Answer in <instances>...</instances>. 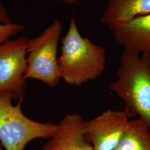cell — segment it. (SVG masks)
<instances>
[{
	"label": "cell",
	"mask_w": 150,
	"mask_h": 150,
	"mask_svg": "<svg viewBox=\"0 0 150 150\" xmlns=\"http://www.w3.org/2000/svg\"><path fill=\"white\" fill-rule=\"evenodd\" d=\"M3 146H2V144H1V142H0V150H3Z\"/></svg>",
	"instance_id": "cell-14"
},
{
	"label": "cell",
	"mask_w": 150,
	"mask_h": 150,
	"mask_svg": "<svg viewBox=\"0 0 150 150\" xmlns=\"http://www.w3.org/2000/svg\"><path fill=\"white\" fill-rule=\"evenodd\" d=\"M12 22H13L12 21L10 17L8 15L5 7L0 2V23L8 24Z\"/></svg>",
	"instance_id": "cell-12"
},
{
	"label": "cell",
	"mask_w": 150,
	"mask_h": 150,
	"mask_svg": "<svg viewBox=\"0 0 150 150\" xmlns=\"http://www.w3.org/2000/svg\"><path fill=\"white\" fill-rule=\"evenodd\" d=\"M28 41L21 36L0 44V96L7 95L13 100H23Z\"/></svg>",
	"instance_id": "cell-5"
},
{
	"label": "cell",
	"mask_w": 150,
	"mask_h": 150,
	"mask_svg": "<svg viewBox=\"0 0 150 150\" xmlns=\"http://www.w3.org/2000/svg\"><path fill=\"white\" fill-rule=\"evenodd\" d=\"M61 44L58 64L61 79L66 83L80 86L102 75L106 67V50L81 36L73 14Z\"/></svg>",
	"instance_id": "cell-1"
},
{
	"label": "cell",
	"mask_w": 150,
	"mask_h": 150,
	"mask_svg": "<svg viewBox=\"0 0 150 150\" xmlns=\"http://www.w3.org/2000/svg\"><path fill=\"white\" fill-rule=\"evenodd\" d=\"M25 26L21 23L12 22L8 24L0 23V44L4 43L10 38L22 32Z\"/></svg>",
	"instance_id": "cell-11"
},
{
	"label": "cell",
	"mask_w": 150,
	"mask_h": 150,
	"mask_svg": "<svg viewBox=\"0 0 150 150\" xmlns=\"http://www.w3.org/2000/svg\"><path fill=\"white\" fill-rule=\"evenodd\" d=\"M150 13V0H107L100 21L109 28Z\"/></svg>",
	"instance_id": "cell-9"
},
{
	"label": "cell",
	"mask_w": 150,
	"mask_h": 150,
	"mask_svg": "<svg viewBox=\"0 0 150 150\" xmlns=\"http://www.w3.org/2000/svg\"><path fill=\"white\" fill-rule=\"evenodd\" d=\"M113 150H150V130L141 118L129 120L126 132Z\"/></svg>",
	"instance_id": "cell-10"
},
{
	"label": "cell",
	"mask_w": 150,
	"mask_h": 150,
	"mask_svg": "<svg viewBox=\"0 0 150 150\" xmlns=\"http://www.w3.org/2000/svg\"><path fill=\"white\" fill-rule=\"evenodd\" d=\"M85 120L69 113L61 119L54 136L41 150H93L85 131Z\"/></svg>",
	"instance_id": "cell-7"
},
{
	"label": "cell",
	"mask_w": 150,
	"mask_h": 150,
	"mask_svg": "<svg viewBox=\"0 0 150 150\" xmlns=\"http://www.w3.org/2000/svg\"><path fill=\"white\" fill-rule=\"evenodd\" d=\"M123 111L107 110L85 123L86 136L93 150H113L121 140L129 122Z\"/></svg>",
	"instance_id": "cell-6"
},
{
	"label": "cell",
	"mask_w": 150,
	"mask_h": 150,
	"mask_svg": "<svg viewBox=\"0 0 150 150\" xmlns=\"http://www.w3.org/2000/svg\"><path fill=\"white\" fill-rule=\"evenodd\" d=\"M117 76L109 88L123 101L127 117L139 116L150 130V55L125 50Z\"/></svg>",
	"instance_id": "cell-2"
},
{
	"label": "cell",
	"mask_w": 150,
	"mask_h": 150,
	"mask_svg": "<svg viewBox=\"0 0 150 150\" xmlns=\"http://www.w3.org/2000/svg\"><path fill=\"white\" fill-rule=\"evenodd\" d=\"M62 30V22L56 18L40 35L29 39L25 80L40 81L51 87L59 83L57 48Z\"/></svg>",
	"instance_id": "cell-4"
},
{
	"label": "cell",
	"mask_w": 150,
	"mask_h": 150,
	"mask_svg": "<svg viewBox=\"0 0 150 150\" xmlns=\"http://www.w3.org/2000/svg\"><path fill=\"white\" fill-rule=\"evenodd\" d=\"M10 95L0 96V142L5 150H24L31 141L50 139L56 133L57 125L42 123L26 117L22 111L23 100L16 105Z\"/></svg>",
	"instance_id": "cell-3"
},
{
	"label": "cell",
	"mask_w": 150,
	"mask_h": 150,
	"mask_svg": "<svg viewBox=\"0 0 150 150\" xmlns=\"http://www.w3.org/2000/svg\"><path fill=\"white\" fill-rule=\"evenodd\" d=\"M55 1L62 2L70 6L79 5V2L77 0H55Z\"/></svg>",
	"instance_id": "cell-13"
},
{
	"label": "cell",
	"mask_w": 150,
	"mask_h": 150,
	"mask_svg": "<svg viewBox=\"0 0 150 150\" xmlns=\"http://www.w3.org/2000/svg\"><path fill=\"white\" fill-rule=\"evenodd\" d=\"M116 42L125 51L150 55V13L110 28Z\"/></svg>",
	"instance_id": "cell-8"
}]
</instances>
